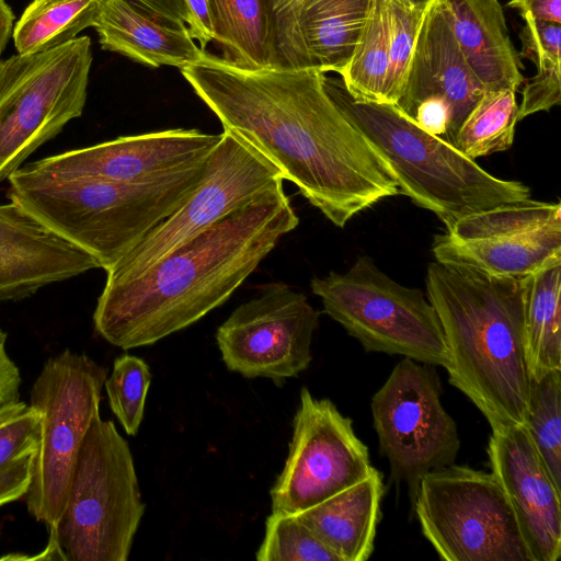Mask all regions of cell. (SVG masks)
<instances>
[{
	"mask_svg": "<svg viewBox=\"0 0 561 561\" xmlns=\"http://www.w3.org/2000/svg\"><path fill=\"white\" fill-rule=\"evenodd\" d=\"M222 129L233 130L334 226L400 194L382 157L346 117L316 68H239L210 54L181 68Z\"/></svg>",
	"mask_w": 561,
	"mask_h": 561,
	"instance_id": "1",
	"label": "cell"
},
{
	"mask_svg": "<svg viewBox=\"0 0 561 561\" xmlns=\"http://www.w3.org/2000/svg\"><path fill=\"white\" fill-rule=\"evenodd\" d=\"M298 224L283 182L275 184L138 275L105 282L95 331L130 350L192 325L225 304Z\"/></svg>",
	"mask_w": 561,
	"mask_h": 561,
	"instance_id": "2",
	"label": "cell"
},
{
	"mask_svg": "<svg viewBox=\"0 0 561 561\" xmlns=\"http://www.w3.org/2000/svg\"><path fill=\"white\" fill-rule=\"evenodd\" d=\"M526 277L437 261L427 267L426 297L443 330L448 380L479 409L491 430L525 424L531 381Z\"/></svg>",
	"mask_w": 561,
	"mask_h": 561,
	"instance_id": "3",
	"label": "cell"
},
{
	"mask_svg": "<svg viewBox=\"0 0 561 561\" xmlns=\"http://www.w3.org/2000/svg\"><path fill=\"white\" fill-rule=\"evenodd\" d=\"M206 160L164 179L136 184L47 178L21 167L8 178L9 197L89 252L106 271L186 198L201 180Z\"/></svg>",
	"mask_w": 561,
	"mask_h": 561,
	"instance_id": "4",
	"label": "cell"
},
{
	"mask_svg": "<svg viewBox=\"0 0 561 561\" xmlns=\"http://www.w3.org/2000/svg\"><path fill=\"white\" fill-rule=\"evenodd\" d=\"M327 89L390 167L400 194L433 211L446 229L474 213L530 198L527 185L492 175L397 105L355 101L329 78Z\"/></svg>",
	"mask_w": 561,
	"mask_h": 561,
	"instance_id": "5",
	"label": "cell"
},
{
	"mask_svg": "<svg viewBox=\"0 0 561 561\" xmlns=\"http://www.w3.org/2000/svg\"><path fill=\"white\" fill-rule=\"evenodd\" d=\"M128 443L95 416L82 443L65 508L39 559L126 561L145 514Z\"/></svg>",
	"mask_w": 561,
	"mask_h": 561,
	"instance_id": "6",
	"label": "cell"
},
{
	"mask_svg": "<svg viewBox=\"0 0 561 561\" xmlns=\"http://www.w3.org/2000/svg\"><path fill=\"white\" fill-rule=\"evenodd\" d=\"M107 369L83 353L49 357L30 403L41 412V440L23 496L28 514L53 534L65 508L73 470L93 419L100 415Z\"/></svg>",
	"mask_w": 561,
	"mask_h": 561,
	"instance_id": "7",
	"label": "cell"
},
{
	"mask_svg": "<svg viewBox=\"0 0 561 561\" xmlns=\"http://www.w3.org/2000/svg\"><path fill=\"white\" fill-rule=\"evenodd\" d=\"M310 286L323 311L367 352L446 367L443 330L425 294L390 278L371 257L359 256L345 273L313 277Z\"/></svg>",
	"mask_w": 561,
	"mask_h": 561,
	"instance_id": "8",
	"label": "cell"
},
{
	"mask_svg": "<svg viewBox=\"0 0 561 561\" xmlns=\"http://www.w3.org/2000/svg\"><path fill=\"white\" fill-rule=\"evenodd\" d=\"M91 65L88 36L0 60V182L81 116Z\"/></svg>",
	"mask_w": 561,
	"mask_h": 561,
	"instance_id": "9",
	"label": "cell"
},
{
	"mask_svg": "<svg viewBox=\"0 0 561 561\" xmlns=\"http://www.w3.org/2000/svg\"><path fill=\"white\" fill-rule=\"evenodd\" d=\"M424 537L447 561H531L495 477L449 465L425 474L413 500Z\"/></svg>",
	"mask_w": 561,
	"mask_h": 561,
	"instance_id": "10",
	"label": "cell"
},
{
	"mask_svg": "<svg viewBox=\"0 0 561 561\" xmlns=\"http://www.w3.org/2000/svg\"><path fill=\"white\" fill-rule=\"evenodd\" d=\"M432 367L403 357L371 399L374 427L392 479L413 502L421 479L453 465L460 446L457 424L444 409Z\"/></svg>",
	"mask_w": 561,
	"mask_h": 561,
	"instance_id": "11",
	"label": "cell"
},
{
	"mask_svg": "<svg viewBox=\"0 0 561 561\" xmlns=\"http://www.w3.org/2000/svg\"><path fill=\"white\" fill-rule=\"evenodd\" d=\"M284 182L262 152L233 130L208 156L203 175L186 198L124 257L106 270V282L138 275L160 257L275 184Z\"/></svg>",
	"mask_w": 561,
	"mask_h": 561,
	"instance_id": "12",
	"label": "cell"
},
{
	"mask_svg": "<svg viewBox=\"0 0 561 561\" xmlns=\"http://www.w3.org/2000/svg\"><path fill=\"white\" fill-rule=\"evenodd\" d=\"M437 262L526 277L561 262V204L524 199L469 215L434 237Z\"/></svg>",
	"mask_w": 561,
	"mask_h": 561,
	"instance_id": "13",
	"label": "cell"
},
{
	"mask_svg": "<svg viewBox=\"0 0 561 561\" xmlns=\"http://www.w3.org/2000/svg\"><path fill=\"white\" fill-rule=\"evenodd\" d=\"M284 468L271 489L272 511L297 514L365 479L374 467L352 420L329 399L300 390Z\"/></svg>",
	"mask_w": 561,
	"mask_h": 561,
	"instance_id": "14",
	"label": "cell"
},
{
	"mask_svg": "<svg viewBox=\"0 0 561 561\" xmlns=\"http://www.w3.org/2000/svg\"><path fill=\"white\" fill-rule=\"evenodd\" d=\"M318 323L319 313L304 294L273 283L232 311L216 341L229 370L280 382L308 368Z\"/></svg>",
	"mask_w": 561,
	"mask_h": 561,
	"instance_id": "15",
	"label": "cell"
},
{
	"mask_svg": "<svg viewBox=\"0 0 561 561\" xmlns=\"http://www.w3.org/2000/svg\"><path fill=\"white\" fill-rule=\"evenodd\" d=\"M220 139L221 134L198 129H167L122 136L22 168L47 178H90L125 184L152 182L203 163Z\"/></svg>",
	"mask_w": 561,
	"mask_h": 561,
	"instance_id": "16",
	"label": "cell"
},
{
	"mask_svg": "<svg viewBox=\"0 0 561 561\" xmlns=\"http://www.w3.org/2000/svg\"><path fill=\"white\" fill-rule=\"evenodd\" d=\"M492 474L515 515L531 561L561 557L560 491L524 425L492 430L488 443Z\"/></svg>",
	"mask_w": 561,
	"mask_h": 561,
	"instance_id": "17",
	"label": "cell"
},
{
	"mask_svg": "<svg viewBox=\"0 0 561 561\" xmlns=\"http://www.w3.org/2000/svg\"><path fill=\"white\" fill-rule=\"evenodd\" d=\"M484 92L458 46L440 0H431L394 105L411 118L421 102L445 101L451 112L446 141L453 145L462 121Z\"/></svg>",
	"mask_w": 561,
	"mask_h": 561,
	"instance_id": "18",
	"label": "cell"
},
{
	"mask_svg": "<svg viewBox=\"0 0 561 561\" xmlns=\"http://www.w3.org/2000/svg\"><path fill=\"white\" fill-rule=\"evenodd\" d=\"M101 268L94 256L14 202L0 204V301Z\"/></svg>",
	"mask_w": 561,
	"mask_h": 561,
	"instance_id": "19",
	"label": "cell"
},
{
	"mask_svg": "<svg viewBox=\"0 0 561 561\" xmlns=\"http://www.w3.org/2000/svg\"><path fill=\"white\" fill-rule=\"evenodd\" d=\"M370 0H302L274 15V68L340 73L348 62Z\"/></svg>",
	"mask_w": 561,
	"mask_h": 561,
	"instance_id": "20",
	"label": "cell"
},
{
	"mask_svg": "<svg viewBox=\"0 0 561 561\" xmlns=\"http://www.w3.org/2000/svg\"><path fill=\"white\" fill-rule=\"evenodd\" d=\"M458 46L485 91H517L522 64L499 0H440Z\"/></svg>",
	"mask_w": 561,
	"mask_h": 561,
	"instance_id": "21",
	"label": "cell"
},
{
	"mask_svg": "<svg viewBox=\"0 0 561 561\" xmlns=\"http://www.w3.org/2000/svg\"><path fill=\"white\" fill-rule=\"evenodd\" d=\"M92 27L102 49L158 68H184L204 60L208 53L194 42L187 27L162 24L124 0H103Z\"/></svg>",
	"mask_w": 561,
	"mask_h": 561,
	"instance_id": "22",
	"label": "cell"
},
{
	"mask_svg": "<svg viewBox=\"0 0 561 561\" xmlns=\"http://www.w3.org/2000/svg\"><path fill=\"white\" fill-rule=\"evenodd\" d=\"M385 485L375 468L362 481L295 514L341 561H365L374 550Z\"/></svg>",
	"mask_w": 561,
	"mask_h": 561,
	"instance_id": "23",
	"label": "cell"
},
{
	"mask_svg": "<svg viewBox=\"0 0 561 561\" xmlns=\"http://www.w3.org/2000/svg\"><path fill=\"white\" fill-rule=\"evenodd\" d=\"M214 41L239 68H274V14L270 0H208Z\"/></svg>",
	"mask_w": 561,
	"mask_h": 561,
	"instance_id": "24",
	"label": "cell"
},
{
	"mask_svg": "<svg viewBox=\"0 0 561 561\" xmlns=\"http://www.w3.org/2000/svg\"><path fill=\"white\" fill-rule=\"evenodd\" d=\"M561 262L526 277L525 341L531 379L561 369Z\"/></svg>",
	"mask_w": 561,
	"mask_h": 561,
	"instance_id": "25",
	"label": "cell"
},
{
	"mask_svg": "<svg viewBox=\"0 0 561 561\" xmlns=\"http://www.w3.org/2000/svg\"><path fill=\"white\" fill-rule=\"evenodd\" d=\"M103 0H33L13 30L18 54L47 50L92 26Z\"/></svg>",
	"mask_w": 561,
	"mask_h": 561,
	"instance_id": "26",
	"label": "cell"
},
{
	"mask_svg": "<svg viewBox=\"0 0 561 561\" xmlns=\"http://www.w3.org/2000/svg\"><path fill=\"white\" fill-rule=\"evenodd\" d=\"M389 61L387 0H370L352 56L339 73L350 96L359 102L385 103Z\"/></svg>",
	"mask_w": 561,
	"mask_h": 561,
	"instance_id": "27",
	"label": "cell"
},
{
	"mask_svg": "<svg viewBox=\"0 0 561 561\" xmlns=\"http://www.w3.org/2000/svg\"><path fill=\"white\" fill-rule=\"evenodd\" d=\"M515 91H485L459 126L453 146L463 156L479 157L511 148L518 113Z\"/></svg>",
	"mask_w": 561,
	"mask_h": 561,
	"instance_id": "28",
	"label": "cell"
},
{
	"mask_svg": "<svg viewBox=\"0 0 561 561\" xmlns=\"http://www.w3.org/2000/svg\"><path fill=\"white\" fill-rule=\"evenodd\" d=\"M524 426L553 482L561 489V369L531 379Z\"/></svg>",
	"mask_w": 561,
	"mask_h": 561,
	"instance_id": "29",
	"label": "cell"
},
{
	"mask_svg": "<svg viewBox=\"0 0 561 561\" xmlns=\"http://www.w3.org/2000/svg\"><path fill=\"white\" fill-rule=\"evenodd\" d=\"M259 561H341L295 514L273 512L265 520Z\"/></svg>",
	"mask_w": 561,
	"mask_h": 561,
	"instance_id": "30",
	"label": "cell"
},
{
	"mask_svg": "<svg viewBox=\"0 0 561 561\" xmlns=\"http://www.w3.org/2000/svg\"><path fill=\"white\" fill-rule=\"evenodd\" d=\"M151 373L147 363L135 355L118 356L104 387L112 412L128 435H136L144 417Z\"/></svg>",
	"mask_w": 561,
	"mask_h": 561,
	"instance_id": "31",
	"label": "cell"
},
{
	"mask_svg": "<svg viewBox=\"0 0 561 561\" xmlns=\"http://www.w3.org/2000/svg\"><path fill=\"white\" fill-rule=\"evenodd\" d=\"M389 18V61L385 80V103L400 98L415 39L426 7H413L402 0H387Z\"/></svg>",
	"mask_w": 561,
	"mask_h": 561,
	"instance_id": "32",
	"label": "cell"
},
{
	"mask_svg": "<svg viewBox=\"0 0 561 561\" xmlns=\"http://www.w3.org/2000/svg\"><path fill=\"white\" fill-rule=\"evenodd\" d=\"M39 440L41 412L36 408L20 400L0 407V468L38 448Z\"/></svg>",
	"mask_w": 561,
	"mask_h": 561,
	"instance_id": "33",
	"label": "cell"
},
{
	"mask_svg": "<svg viewBox=\"0 0 561 561\" xmlns=\"http://www.w3.org/2000/svg\"><path fill=\"white\" fill-rule=\"evenodd\" d=\"M537 72L528 79L522 92L517 119L549 111L561 102V60L540 59L535 62Z\"/></svg>",
	"mask_w": 561,
	"mask_h": 561,
	"instance_id": "34",
	"label": "cell"
},
{
	"mask_svg": "<svg viewBox=\"0 0 561 561\" xmlns=\"http://www.w3.org/2000/svg\"><path fill=\"white\" fill-rule=\"evenodd\" d=\"M525 24L519 33L522 50L519 58L533 62L539 59H561V23L523 16Z\"/></svg>",
	"mask_w": 561,
	"mask_h": 561,
	"instance_id": "35",
	"label": "cell"
},
{
	"mask_svg": "<svg viewBox=\"0 0 561 561\" xmlns=\"http://www.w3.org/2000/svg\"><path fill=\"white\" fill-rule=\"evenodd\" d=\"M36 453L37 448H31L0 468V507L25 495Z\"/></svg>",
	"mask_w": 561,
	"mask_h": 561,
	"instance_id": "36",
	"label": "cell"
},
{
	"mask_svg": "<svg viewBox=\"0 0 561 561\" xmlns=\"http://www.w3.org/2000/svg\"><path fill=\"white\" fill-rule=\"evenodd\" d=\"M411 118L425 131L444 140L447 139L451 112L445 101L430 99L421 102Z\"/></svg>",
	"mask_w": 561,
	"mask_h": 561,
	"instance_id": "37",
	"label": "cell"
},
{
	"mask_svg": "<svg viewBox=\"0 0 561 561\" xmlns=\"http://www.w3.org/2000/svg\"><path fill=\"white\" fill-rule=\"evenodd\" d=\"M156 21L176 27H187L188 18L183 0H124Z\"/></svg>",
	"mask_w": 561,
	"mask_h": 561,
	"instance_id": "38",
	"label": "cell"
},
{
	"mask_svg": "<svg viewBox=\"0 0 561 561\" xmlns=\"http://www.w3.org/2000/svg\"><path fill=\"white\" fill-rule=\"evenodd\" d=\"M21 373L7 351V334L0 330V407L19 400Z\"/></svg>",
	"mask_w": 561,
	"mask_h": 561,
	"instance_id": "39",
	"label": "cell"
},
{
	"mask_svg": "<svg viewBox=\"0 0 561 561\" xmlns=\"http://www.w3.org/2000/svg\"><path fill=\"white\" fill-rule=\"evenodd\" d=\"M188 23L187 28L194 39H196L202 49L214 41V31L209 11L208 0H183Z\"/></svg>",
	"mask_w": 561,
	"mask_h": 561,
	"instance_id": "40",
	"label": "cell"
},
{
	"mask_svg": "<svg viewBox=\"0 0 561 561\" xmlns=\"http://www.w3.org/2000/svg\"><path fill=\"white\" fill-rule=\"evenodd\" d=\"M507 7L523 16L561 23V0H508Z\"/></svg>",
	"mask_w": 561,
	"mask_h": 561,
	"instance_id": "41",
	"label": "cell"
},
{
	"mask_svg": "<svg viewBox=\"0 0 561 561\" xmlns=\"http://www.w3.org/2000/svg\"><path fill=\"white\" fill-rule=\"evenodd\" d=\"M13 19L14 14L9 4L5 0H0V57L11 34Z\"/></svg>",
	"mask_w": 561,
	"mask_h": 561,
	"instance_id": "42",
	"label": "cell"
},
{
	"mask_svg": "<svg viewBox=\"0 0 561 561\" xmlns=\"http://www.w3.org/2000/svg\"><path fill=\"white\" fill-rule=\"evenodd\" d=\"M274 15L280 14L299 4L302 0H270Z\"/></svg>",
	"mask_w": 561,
	"mask_h": 561,
	"instance_id": "43",
	"label": "cell"
},
{
	"mask_svg": "<svg viewBox=\"0 0 561 561\" xmlns=\"http://www.w3.org/2000/svg\"><path fill=\"white\" fill-rule=\"evenodd\" d=\"M403 2L413 7H426L431 0H402Z\"/></svg>",
	"mask_w": 561,
	"mask_h": 561,
	"instance_id": "44",
	"label": "cell"
}]
</instances>
